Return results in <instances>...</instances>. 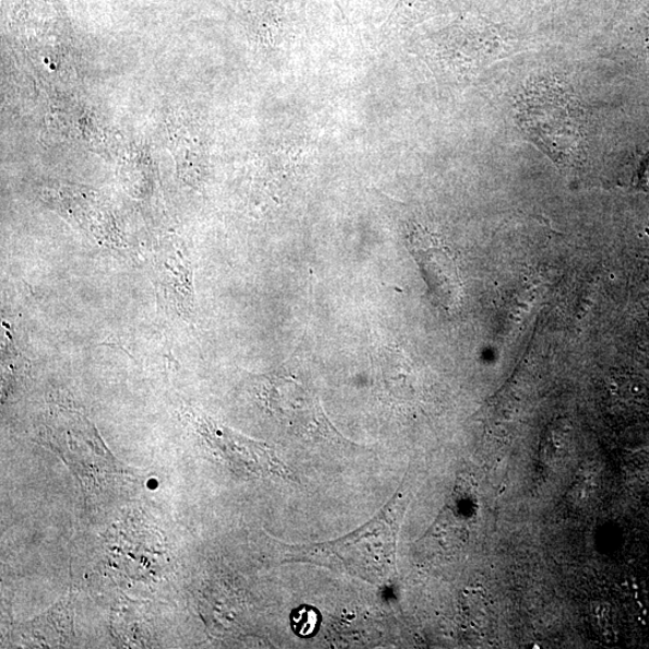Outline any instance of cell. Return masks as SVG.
<instances>
[{"label": "cell", "instance_id": "cell-9", "mask_svg": "<svg viewBox=\"0 0 649 649\" xmlns=\"http://www.w3.org/2000/svg\"><path fill=\"white\" fill-rule=\"evenodd\" d=\"M156 487H158V483H156V480H150L149 488L155 489Z\"/></svg>", "mask_w": 649, "mask_h": 649}, {"label": "cell", "instance_id": "cell-1", "mask_svg": "<svg viewBox=\"0 0 649 649\" xmlns=\"http://www.w3.org/2000/svg\"><path fill=\"white\" fill-rule=\"evenodd\" d=\"M401 502L392 499L363 528L332 543L306 547L299 557L359 577L369 582L389 579L393 571L396 515Z\"/></svg>", "mask_w": 649, "mask_h": 649}, {"label": "cell", "instance_id": "cell-5", "mask_svg": "<svg viewBox=\"0 0 649 649\" xmlns=\"http://www.w3.org/2000/svg\"><path fill=\"white\" fill-rule=\"evenodd\" d=\"M154 264L167 303L187 315L192 306L189 260L178 251L175 256H155Z\"/></svg>", "mask_w": 649, "mask_h": 649}, {"label": "cell", "instance_id": "cell-7", "mask_svg": "<svg viewBox=\"0 0 649 649\" xmlns=\"http://www.w3.org/2000/svg\"><path fill=\"white\" fill-rule=\"evenodd\" d=\"M320 615L316 609L299 606L293 612L292 624L294 632L299 636H311L319 628Z\"/></svg>", "mask_w": 649, "mask_h": 649}, {"label": "cell", "instance_id": "cell-8", "mask_svg": "<svg viewBox=\"0 0 649 649\" xmlns=\"http://www.w3.org/2000/svg\"><path fill=\"white\" fill-rule=\"evenodd\" d=\"M589 617H591L595 632L603 636H609L611 634L609 606L601 603H594L591 609H589Z\"/></svg>", "mask_w": 649, "mask_h": 649}, {"label": "cell", "instance_id": "cell-2", "mask_svg": "<svg viewBox=\"0 0 649 649\" xmlns=\"http://www.w3.org/2000/svg\"><path fill=\"white\" fill-rule=\"evenodd\" d=\"M521 125L551 160L560 167L580 161L582 113L570 95L556 84L539 83L529 90L521 105Z\"/></svg>", "mask_w": 649, "mask_h": 649}, {"label": "cell", "instance_id": "cell-3", "mask_svg": "<svg viewBox=\"0 0 649 649\" xmlns=\"http://www.w3.org/2000/svg\"><path fill=\"white\" fill-rule=\"evenodd\" d=\"M406 244L432 297L444 310H459L463 300V284L447 240L421 224L411 223L406 228Z\"/></svg>", "mask_w": 649, "mask_h": 649}, {"label": "cell", "instance_id": "cell-6", "mask_svg": "<svg viewBox=\"0 0 649 649\" xmlns=\"http://www.w3.org/2000/svg\"><path fill=\"white\" fill-rule=\"evenodd\" d=\"M469 0H399L384 23V33L411 30L424 21L461 12Z\"/></svg>", "mask_w": 649, "mask_h": 649}, {"label": "cell", "instance_id": "cell-4", "mask_svg": "<svg viewBox=\"0 0 649 649\" xmlns=\"http://www.w3.org/2000/svg\"><path fill=\"white\" fill-rule=\"evenodd\" d=\"M282 390L280 399L283 400V416L297 433L303 435H329L332 432L330 423L322 413V409L315 397L303 385L293 379H274Z\"/></svg>", "mask_w": 649, "mask_h": 649}]
</instances>
